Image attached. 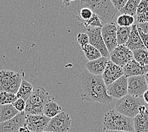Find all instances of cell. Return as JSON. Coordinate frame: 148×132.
I'll return each instance as SVG.
<instances>
[{
	"mask_svg": "<svg viewBox=\"0 0 148 132\" xmlns=\"http://www.w3.org/2000/svg\"><path fill=\"white\" fill-rule=\"evenodd\" d=\"M77 87L82 101L109 104L113 100L107 93L102 76L94 75L87 69L79 74Z\"/></svg>",
	"mask_w": 148,
	"mask_h": 132,
	"instance_id": "6da1fadb",
	"label": "cell"
},
{
	"mask_svg": "<svg viewBox=\"0 0 148 132\" xmlns=\"http://www.w3.org/2000/svg\"><path fill=\"white\" fill-rule=\"evenodd\" d=\"M105 130H116L135 132L133 118L125 116L115 109L109 111L103 120Z\"/></svg>",
	"mask_w": 148,
	"mask_h": 132,
	"instance_id": "7a4b0ae2",
	"label": "cell"
},
{
	"mask_svg": "<svg viewBox=\"0 0 148 132\" xmlns=\"http://www.w3.org/2000/svg\"><path fill=\"white\" fill-rule=\"evenodd\" d=\"M81 5L92 10L105 23L112 22L119 12L111 0H81Z\"/></svg>",
	"mask_w": 148,
	"mask_h": 132,
	"instance_id": "3957f363",
	"label": "cell"
},
{
	"mask_svg": "<svg viewBox=\"0 0 148 132\" xmlns=\"http://www.w3.org/2000/svg\"><path fill=\"white\" fill-rule=\"evenodd\" d=\"M51 100V98L48 91L42 87H37L26 101L24 112L26 114H43L44 108Z\"/></svg>",
	"mask_w": 148,
	"mask_h": 132,
	"instance_id": "277c9868",
	"label": "cell"
},
{
	"mask_svg": "<svg viewBox=\"0 0 148 132\" xmlns=\"http://www.w3.org/2000/svg\"><path fill=\"white\" fill-rule=\"evenodd\" d=\"M22 81L21 73L8 69L0 70V93L8 91L16 94Z\"/></svg>",
	"mask_w": 148,
	"mask_h": 132,
	"instance_id": "5b68a950",
	"label": "cell"
},
{
	"mask_svg": "<svg viewBox=\"0 0 148 132\" xmlns=\"http://www.w3.org/2000/svg\"><path fill=\"white\" fill-rule=\"evenodd\" d=\"M141 106H143V101L140 98L127 94L116 102L115 109L125 116L134 118L139 113Z\"/></svg>",
	"mask_w": 148,
	"mask_h": 132,
	"instance_id": "8992f818",
	"label": "cell"
},
{
	"mask_svg": "<svg viewBox=\"0 0 148 132\" xmlns=\"http://www.w3.org/2000/svg\"><path fill=\"white\" fill-rule=\"evenodd\" d=\"M72 126L70 115L65 112H61L57 116L51 118L45 131L53 132H67Z\"/></svg>",
	"mask_w": 148,
	"mask_h": 132,
	"instance_id": "52a82bcc",
	"label": "cell"
},
{
	"mask_svg": "<svg viewBox=\"0 0 148 132\" xmlns=\"http://www.w3.org/2000/svg\"><path fill=\"white\" fill-rule=\"evenodd\" d=\"M86 29L89 38V43L98 50L103 57L110 59V52L102 37L101 28L89 27Z\"/></svg>",
	"mask_w": 148,
	"mask_h": 132,
	"instance_id": "ba28073f",
	"label": "cell"
},
{
	"mask_svg": "<svg viewBox=\"0 0 148 132\" xmlns=\"http://www.w3.org/2000/svg\"><path fill=\"white\" fill-rule=\"evenodd\" d=\"M51 118L44 114L25 115L24 126L31 132H42L45 131Z\"/></svg>",
	"mask_w": 148,
	"mask_h": 132,
	"instance_id": "9c48e42d",
	"label": "cell"
},
{
	"mask_svg": "<svg viewBox=\"0 0 148 132\" xmlns=\"http://www.w3.org/2000/svg\"><path fill=\"white\" fill-rule=\"evenodd\" d=\"M147 90L148 86L145 75L128 77V94L141 98Z\"/></svg>",
	"mask_w": 148,
	"mask_h": 132,
	"instance_id": "30bf717a",
	"label": "cell"
},
{
	"mask_svg": "<svg viewBox=\"0 0 148 132\" xmlns=\"http://www.w3.org/2000/svg\"><path fill=\"white\" fill-rule=\"evenodd\" d=\"M132 59H134L132 51L125 45H118L110 53V60L122 67Z\"/></svg>",
	"mask_w": 148,
	"mask_h": 132,
	"instance_id": "8fae6325",
	"label": "cell"
},
{
	"mask_svg": "<svg viewBox=\"0 0 148 132\" xmlns=\"http://www.w3.org/2000/svg\"><path fill=\"white\" fill-rule=\"evenodd\" d=\"M117 26L114 22L106 23L101 28L102 37L110 53L118 46Z\"/></svg>",
	"mask_w": 148,
	"mask_h": 132,
	"instance_id": "7c38bea8",
	"label": "cell"
},
{
	"mask_svg": "<svg viewBox=\"0 0 148 132\" xmlns=\"http://www.w3.org/2000/svg\"><path fill=\"white\" fill-rule=\"evenodd\" d=\"M107 93L110 97L120 99L128 94V77L123 75L107 86Z\"/></svg>",
	"mask_w": 148,
	"mask_h": 132,
	"instance_id": "4fadbf2b",
	"label": "cell"
},
{
	"mask_svg": "<svg viewBox=\"0 0 148 132\" xmlns=\"http://www.w3.org/2000/svg\"><path fill=\"white\" fill-rule=\"evenodd\" d=\"M25 112H21L11 120L0 122V132H19L25 125Z\"/></svg>",
	"mask_w": 148,
	"mask_h": 132,
	"instance_id": "5bb4252c",
	"label": "cell"
},
{
	"mask_svg": "<svg viewBox=\"0 0 148 132\" xmlns=\"http://www.w3.org/2000/svg\"><path fill=\"white\" fill-rule=\"evenodd\" d=\"M124 75L123 67L116 65L110 60L108 62L105 71L102 74L103 79L106 86L112 83Z\"/></svg>",
	"mask_w": 148,
	"mask_h": 132,
	"instance_id": "9a60e30c",
	"label": "cell"
},
{
	"mask_svg": "<svg viewBox=\"0 0 148 132\" xmlns=\"http://www.w3.org/2000/svg\"><path fill=\"white\" fill-rule=\"evenodd\" d=\"M124 75L127 77L135 76L145 75L148 72V66H143L132 59L123 67Z\"/></svg>",
	"mask_w": 148,
	"mask_h": 132,
	"instance_id": "2e32d148",
	"label": "cell"
},
{
	"mask_svg": "<svg viewBox=\"0 0 148 132\" xmlns=\"http://www.w3.org/2000/svg\"><path fill=\"white\" fill-rule=\"evenodd\" d=\"M109 60L110 59L101 57L97 59L89 61L86 64V67L90 73L94 75L102 76Z\"/></svg>",
	"mask_w": 148,
	"mask_h": 132,
	"instance_id": "e0dca14e",
	"label": "cell"
},
{
	"mask_svg": "<svg viewBox=\"0 0 148 132\" xmlns=\"http://www.w3.org/2000/svg\"><path fill=\"white\" fill-rule=\"evenodd\" d=\"M125 46L132 52L138 49H146L140 38L137 24H133L132 26L130 35Z\"/></svg>",
	"mask_w": 148,
	"mask_h": 132,
	"instance_id": "ac0fdd59",
	"label": "cell"
},
{
	"mask_svg": "<svg viewBox=\"0 0 148 132\" xmlns=\"http://www.w3.org/2000/svg\"><path fill=\"white\" fill-rule=\"evenodd\" d=\"M135 132H148V109L140 113L133 118Z\"/></svg>",
	"mask_w": 148,
	"mask_h": 132,
	"instance_id": "d6986e66",
	"label": "cell"
},
{
	"mask_svg": "<svg viewBox=\"0 0 148 132\" xmlns=\"http://www.w3.org/2000/svg\"><path fill=\"white\" fill-rule=\"evenodd\" d=\"M19 113L12 104H0V122L11 120Z\"/></svg>",
	"mask_w": 148,
	"mask_h": 132,
	"instance_id": "ffe728a7",
	"label": "cell"
},
{
	"mask_svg": "<svg viewBox=\"0 0 148 132\" xmlns=\"http://www.w3.org/2000/svg\"><path fill=\"white\" fill-rule=\"evenodd\" d=\"M34 87L31 83L25 79H22V81L19 89L16 93V96L18 98H21L27 101L29 98L31 96L34 91Z\"/></svg>",
	"mask_w": 148,
	"mask_h": 132,
	"instance_id": "44dd1931",
	"label": "cell"
},
{
	"mask_svg": "<svg viewBox=\"0 0 148 132\" xmlns=\"http://www.w3.org/2000/svg\"><path fill=\"white\" fill-rule=\"evenodd\" d=\"M132 26L121 27L117 26V43L118 45H125L130 35Z\"/></svg>",
	"mask_w": 148,
	"mask_h": 132,
	"instance_id": "7402d4cb",
	"label": "cell"
},
{
	"mask_svg": "<svg viewBox=\"0 0 148 132\" xmlns=\"http://www.w3.org/2000/svg\"><path fill=\"white\" fill-rule=\"evenodd\" d=\"M62 112V107L55 102L51 100L44 108L43 114L49 118H53Z\"/></svg>",
	"mask_w": 148,
	"mask_h": 132,
	"instance_id": "603a6c76",
	"label": "cell"
},
{
	"mask_svg": "<svg viewBox=\"0 0 148 132\" xmlns=\"http://www.w3.org/2000/svg\"><path fill=\"white\" fill-rule=\"evenodd\" d=\"M81 49L86 59L89 61L96 60L103 57L99 51L90 43L81 47Z\"/></svg>",
	"mask_w": 148,
	"mask_h": 132,
	"instance_id": "cb8c5ba5",
	"label": "cell"
},
{
	"mask_svg": "<svg viewBox=\"0 0 148 132\" xmlns=\"http://www.w3.org/2000/svg\"><path fill=\"white\" fill-rule=\"evenodd\" d=\"M141 0H128L125 6L120 10L121 14H127L132 16L136 15L138 6Z\"/></svg>",
	"mask_w": 148,
	"mask_h": 132,
	"instance_id": "d4e9b609",
	"label": "cell"
},
{
	"mask_svg": "<svg viewBox=\"0 0 148 132\" xmlns=\"http://www.w3.org/2000/svg\"><path fill=\"white\" fill-rule=\"evenodd\" d=\"M132 52L134 60L143 66H148V50L147 49H138Z\"/></svg>",
	"mask_w": 148,
	"mask_h": 132,
	"instance_id": "484cf974",
	"label": "cell"
},
{
	"mask_svg": "<svg viewBox=\"0 0 148 132\" xmlns=\"http://www.w3.org/2000/svg\"><path fill=\"white\" fill-rule=\"evenodd\" d=\"M18 99L16 95L8 91H2L0 93V104H12Z\"/></svg>",
	"mask_w": 148,
	"mask_h": 132,
	"instance_id": "4316f807",
	"label": "cell"
},
{
	"mask_svg": "<svg viewBox=\"0 0 148 132\" xmlns=\"http://www.w3.org/2000/svg\"><path fill=\"white\" fill-rule=\"evenodd\" d=\"M117 25L121 27H131L134 23V17L127 14H121L116 20Z\"/></svg>",
	"mask_w": 148,
	"mask_h": 132,
	"instance_id": "83f0119b",
	"label": "cell"
},
{
	"mask_svg": "<svg viewBox=\"0 0 148 132\" xmlns=\"http://www.w3.org/2000/svg\"><path fill=\"white\" fill-rule=\"evenodd\" d=\"M82 24L86 28H89V27H100V28H102L103 26L101 22L100 18L95 13L89 20L82 22Z\"/></svg>",
	"mask_w": 148,
	"mask_h": 132,
	"instance_id": "f1b7e54d",
	"label": "cell"
},
{
	"mask_svg": "<svg viewBox=\"0 0 148 132\" xmlns=\"http://www.w3.org/2000/svg\"><path fill=\"white\" fill-rule=\"evenodd\" d=\"M79 17H80V20L82 22H84L89 20L92 17L94 14V12H92V10L89 8L83 7L79 10Z\"/></svg>",
	"mask_w": 148,
	"mask_h": 132,
	"instance_id": "f546056e",
	"label": "cell"
},
{
	"mask_svg": "<svg viewBox=\"0 0 148 132\" xmlns=\"http://www.w3.org/2000/svg\"><path fill=\"white\" fill-rule=\"evenodd\" d=\"M77 43H79V45H80V48L86 46V45H88V44H89V36L87 34V32L86 33H84V32L79 33L78 35H77Z\"/></svg>",
	"mask_w": 148,
	"mask_h": 132,
	"instance_id": "4dcf8cb0",
	"label": "cell"
},
{
	"mask_svg": "<svg viewBox=\"0 0 148 132\" xmlns=\"http://www.w3.org/2000/svg\"><path fill=\"white\" fill-rule=\"evenodd\" d=\"M15 109L18 112H24L26 107V101L21 98H18L12 104Z\"/></svg>",
	"mask_w": 148,
	"mask_h": 132,
	"instance_id": "1f68e13d",
	"label": "cell"
},
{
	"mask_svg": "<svg viewBox=\"0 0 148 132\" xmlns=\"http://www.w3.org/2000/svg\"><path fill=\"white\" fill-rule=\"evenodd\" d=\"M147 10H148V0H141L138 6L136 15H139Z\"/></svg>",
	"mask_w": 148,
	"mask_h": 132,
	"instance_id": "d6a6232c",
	"label": "cell"
},
{
	"mask_svg": "<svg viewBox=\"0 0 148 132\" xmlns=\"http://www.w3.org/2000/svg\"><path fill=\"white\" fill-rule=\"evenodd\" d=\"M111 1L119 12L125 6L128 0H111Z\"/></svg>",
	"mask_w": 148,
	"mask_h": 132,
	"instance_id": "836d02e7",
	"label": "cell"
},
{
	"mask_svg": "<svg viewBox=\"0 0 148 132\" xmlns=\"http://www.w3.org/2000/svg\"><path fill=\"white\" fill-rule=\"evenodd\" d=\"M137 23H144L148 22V10L145 12L137 15Z\"/></svg>",
	"mask_w": 148,
	"mask_h": 132,
	"instance_id": "e575fe53",
	"label": "cell"
},
{
	"mask_svg": "<svg viewBox=\"0 0 148 132\" xmlns=\"http://www.w3.org/2000/svg\"><path fill=\"white\" fill-rule=\"evenodd\" d=\"M137 29H138V31H139V35L140 36L141 39H142L143 44L144 45V46H145L146 48L148 50V35L143 32L142 31V30H141L138 26H137Z\"/></svg>",
	"mask_w": 148,
	"mask_h": 132,
	"instance_id": "d590c367",
	"label": "cell"
},
{
	"mask_svg": "<svg viewBox=\"0 0 148 132\" xmlns=\"http://www.w3.org/2000/svg\"><path fill=\"white\" fill-rule=\"evenodd\" d=\"M138 27L142 30V31L148 35V22L144 23H138Z\"/></svg>",
	"mask_w": 148,
	"mask_h": 132,
	"instance_id": "8d00e7d4",
	"label": "cell"
},
{
	"mask_svg": "<svg viewBox=\"0 0 148 132\" xmlns=\"http://www.w3.org/2000/svg\"><path fill=\"white\" fill-rule=\"evenodd\" d=\"M143 98V100H144V102L148 104V90L147 91H146L145 93H144Z\"/></svg>",
	"mask_w": 148,
	"mask_h": 132,
	"instance_id": "74e56055",
	"label": "cell"
},
{
	"mask_svg": "<svg viewBox=\"0 0 148 132\" xmlns=\"http://www.w3.org/2000/svg\"><path fill=\"white\" fill-rule=\"evenodd\" d=\"M71 1H72V0H63V2L65 5L69 6V5L70 4V3Z\"/></svg>",
	"mask_w": 148,
	"mask_h": 132,
	"instance_id": "f35d334b",
	"label": "cell"
},
{
	"mask_svg": "<svg viewBox=\"0 0 148 132\" xmlns=\"http://www.w3.org/2000/svg\"><path fill=\"white\" fill-rule=\"evenodd\" d=\"M105 132H132L126 131H116V130H105Z\"/></svg>",
	"mask_w": 148,
	"mask_h": 132,
	"instance_id": "ab89813d",
	"label": "cell"
},
{
	"mask_svg": "<svg viewBox=\"0 0 148 132\" xmlns=\"http://www.w3.org/2000/svg\"><path fill=\"white\" fill-rule=\"evenodd\" d=\"M145 77H146V82L147 84V86H148V72L145 74Z\"/></svg>",
	"mask_w": 148,
	"mask_h": 132,
	"instance_id": "60d3db41",
	"label": "cell"
},
{
	"mask_svg": "<svg viewBox=\"0 0 148 132\" xmlns=\"http://www.w3.org/2000/svg\"><path fill=\"white\" fill-rule=\"evenodd\" d=\"M42 132H53V131H44Z\"/></svg>",
	"mask_w": 148,
	"mask_h": 132,
	"instance_id": "b9f144b4",
	"label": "cell"
},
{
	"mask_svg": "<svg viewBox=\"0 0 148 132\" xmlns=\"http://www.w3.org/2000/svg\"><path fill=\"white\" fill-rule=\"evenodd\" d=\"M72 1H75V0H72Z\"/></svg>",
	"mask_w": 148,
	"mask_h": 132,
	"instance_id": "7bdbcfd3",
	"label": "cell"
}]
</instances>
